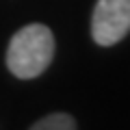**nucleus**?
Returning <instances> with one entry per match:
<instances>
[{"mask_svg":"<svg viewBox=\"0 0 130 130\" xmlns=\"http://www.w3.org/2000/svg\"><path fill=\"white\" fill-rule=\"evenodd\" d=\"M130 30V0H98L91 18V35L100 46H113Z\"/></svg>","mask_w":130,"mask_h":130,"instance_id":"obj_2","label":"nucleus"},{"mask_svg":"<svg viewBox=\"0 0 130 130\" xmlns=\"http://www.w3.org/2000/svg\"><path fill=\"white\" fill-rule=\"evenodd\" d=\"M30 130H76V121L67 113H52L39 119L37 124H32Z\"/></svg>","mask_w":130,"mask_h":130,"instance_id":"obj_3","label":"nucleus"},{"mask_svg":"<svg viewBox=\"0 0 130 130\" xmlns=\"http://www.w3.org/2000/svg\"><path fill=\"white\" fill-rule=\"evenodd\" d=\"M54 56V37L43 24H28L20 28L7 48V67L22 80L37 78L46 72Z\"/></svg>","mask_w":130,"mask_h":130,"instance_id":"obj_1","label":"nucleus"}]
</instances>
